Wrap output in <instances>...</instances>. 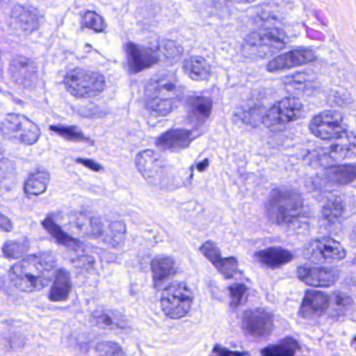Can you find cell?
<instances>
[{"instance_id": "6da1fadb", "label": "cell", "mask_w": 356, "mask_h": 356, "mask_svg": "<svg viewBox=\"0 0 356 356\" xmlns=\"http://www.w3.org/2000/svg\"><path fill=\"white\" fill-rule=\"evenodd\" d=\"M57 261L49 253L28 256L10 268L9 276L16 289L26 293L41 291L51 283Z\"/></svg>"}, {"instance_id": "7a4b0ae2", "label": "cell", "mask_w": 356, "mask_h": 356, "mask_svg": "<svg viewBox=\"0 0 356 356\" xmlns=\"http://www.w3.org/2000/svg\"><path fill=\"white\" fill-rule=\"evenodd\" d=\"M183 88L176 76L163 74L149 81L145 88V105L155 115L172 113L182 99Z\"/></svg>"}, {"instance_id": "3957f363", "label": "cell", "mask_w": 356, "mask_h": 356, "mask_svg": "<svg viewBox=\"0 0 356 356\" xmlns=\"http://www.w3.org/2000/svg\"><path fill=\"white\" fill-rule=\"evenodd\" d=\"M264 210L270 222L285 226L299 220L303 213L304 200L301 193L295 188L278 187L270 191Z\"/></svg>"}, {"instance_id": "277c9868", "label": "cell", "mask_w": 356, "mask_h": 356, "mask_svg": "<svg viewBox=\"0 0 356 356\" xmlns=\"http://www.w3.org/2000/svg\"><path fill=\"white\" fill-rule=\"evenodd\" d=\"M287 42L286 33L281 29H259L245 39L241 45V53L248 59H266L285 49Z\"/></svg>"}, {"instance_id": "5b68a950", "label": "cell", "mask_w": 356, "mask_h": 356, "mask_svg": "<svg viewBox=\"0 0 356 356\" xmlns=\"http://www.w3.org/2000/svg\"><path fill=\"white\" fill-rule=\"evenodd\" d=\"M141 176L153 186L166 188L172 182V175L165 160L153 149H145L135 158Z\"/></svg>"}, {"instance_id": "8992f818", "label": "cell", "mask_w": 356, "mask_h": 356, "mask_svg": "<svg viewBox=\"0 0 356 356\" xmlns=\"http://www.w3.org/2000/svg\"><path fill=\"white\" fill-rule=\"evenodd\" d=\"M64 84L68 92L78 99L97 97L106 88V80L102 74L80 68L68 72Z\"/></svg>"}, {"instance_id": "52a82bcc", "label": "cell", "mask_w": 356, "mask_h": 356, "mask_svg": "<svg viewBox=\"0 0 356 356\" xmlns=\"http://www.w3.org/2000/svg\"><path fill=\"white\" fill-rule=\"evenodd\" d=\"M356 157V133L347 132L328 147L314 149L306 155L305 159L314 164L332 163Z\"/></svg>"}, {"instance_id": "ba28073f", "label": "cell", "mask_w": 356, "mask_h": 356, "mask_svg": "<svg viewBox=\"0 0 356 356\" xmlns=\"http://www.w3.org/2000/svg\"><path fill=\"white\" fill-rule=\"evenodd\" d=\"M160 303L168 318L180 320L191 312L193 293L185 283H175L164 289Z\"/></svg>"}, {"instance_id": "9c48e42d", "label": "cell", "mask_w": 356, "mask_h": 356, "mask_svg": "<svg viewBox=\"0 0 356 356\" xmlns=\"http://www.w3.org/2000/svg\"><path fill=\"white\" fill-rule=\"evenodd\" d=\"M3 136L14 143L33 145L41 136L40 129L32 120L20 114H9L1 122Z\"/></svg>"}, {"instance_id": "30bf717a", "label": "cell", "mask_w": 356, "mask_h": 356, "mask_svg": "<svg viewBox=\"0 0 356 356\" xmlns=\"http://www.w3.org/2000/svg\"><path fill=\"white\" fill-rule=\"evenodd\" d=\"M303 256L314 264H335L347 256L343 245L332 237H318L304 248Z\"/></svg>"}, {"instance_id": "8fae6325", "label": "cell", "mask_w": 356, "mask_h": 356, "mask_svg": "<svg viewBox=\"0 0 356 356\" xmlns=\"http://www.w3.org/2000/svg\"><path fill=\"white\" fill-rule=\"evenodd\" d=\"M303 113V105L296 97H284L275 103L262 118L268 129L280 128L296 122Z\"/></svg>"}, {"instance_id": "7c38bea8", "label": "cell", "mask_w": 356, "mask_h": 356, "mask_svg": "<svg viewBox=\"0 0 356 356\" xmlns=\"http://www.w3.org/2000/svg\"><path fill=\"white\" fill-rule=\"evenodd\" d=\"M309 131L316 138L335 140L347 133V124L341 113L327 110L312 118L309 122Z\"/></svg>"}, {"instance_id": "4fadbf2b", "label": "cell", "mask_w": 356, "mask_h": 356, "mask_svg": "<svg viewBox=\"0 0 356 356\" xmlns=\"http://www.w3.org/2000/svg\"><path fill=\"white\" fill-rule=\"evenodd\" d=\"M241 327L245 334L256 341L270 337L274 329V318L268 310L252 308L243 312Z\"/></svg>"}, {"instance_id": "5bb4252c", "label": "cell", "mask_w": 356, "mask_h": 356, "mask_svg": "<svg viewBox=\"0 0 356 356\" xmlns=\"http://www.w3.org/2000/svg\"><path fill=\"white\" fill-rule=\"evenodd\" d=\"M297 276L302 282L312 287H330L337 283L339 272L337 268L324 266H299Z\"/></svg>"}, {"instance_id": "9a60e30c", "label": "cell", "mask_w": 356, "mask_h": 356, "mask_svg": "<svg viewBox=\"0 0 356 356\" xmlns=\"http://www.w3.org/2000/svg\"><path fill=\"white\" fill-rule=\"evenodd\" d=\"M10 74L15 84L24 89H33L38 82V70L30 58L17 56L10 64Z\"/></svg>"}, {"instance_id": "2e32d148", "label": "cell", "mask_w": 356, "mask_h": 356, "mask_svg": "<svg viewBox=\"0 0 356 356\" xmlns=\"http://www.w3.org/2000/svg\"><path fill=\"white\" fill-rule=\"evenodd\" d=\"M316 55L314 51L308 49H298L287 51L273 59L266 66L270 72H283L293 67L307 65L316 61Z\"/></svg>"}, {"instance_id": "e0dca14e", "label": "cell", "mask_w": 356, "mask_h": 356, "mask_svg": "<svg viewBox=\"0 0 356 356\" xmlns=\"http://www.w3.org/2000/svg\"><path fill=\"white\" fill-rule=\"evenodd\" d=\"M12 26L18 32L26 35L32 34L38 30L41 24V16L38 10L28 5H17L12 9L10 15Z\"/></svg>"}, {"instance_id": "ac0fdd59", "label": "cell", "mask_w": 356, "mask_h": 356, "mask_svg": "<svg viewBox=\"0 0 356 356\" xmlns=\"http://www.w3.org/2000/svg\"><path fill=\"white\" fill-rule=\"evenodd\" d=\"M331 299L327 293L320 291H307L300 306L299 314L305 320L321 318L330 306Z\"/></svg>"}, {"instance_id": "d6986e66", "label": "cell", "mask_w": 356, "mask_h": 356, "mask_svg": "<svg viewBox=\"0 0 356 356\" xmlns=\"http://www.w3.org/2000/svg\"><path fill=\"white\" fill-rule=\"evenodd\" d=\"M200 250L225 278H233L238 272V262H237L236 258H222L220 249L213 241H206L201 245Z\"/></svg>"}, {"instance_id": "ffe728a7", "label": "cell", "mask_w": 356, "mask_h": 356, "mask_svg": "<svg viewBox=\"0 0 356 356\" xmlns=\"http://www.w3.org/2000/svg\"><path fill=\"white\" fill-rule=\"evenodd\" d=\"M127 53H128L129 66L135 74L152 67L160 60L158 51L139 47L134 43H129L127 45Z\"/></svg>"}, {"instance_id": "44dd1931", "label": "cell", "mask_w": 356, "mask_h": 356, "mask_svg": "<svg viewBox=\"0 0 356 356\" xmlns=\"http://www.w3.org/2000/svg\"><path fill=\"white\" fill-rule=\"evenodd\" d=\"M70 226L80 236L97 238L104 234L103 222L99 218L88 212L81 211L72 214Z\"/></svg>"}, {"instance_id": "7402d4cb", "label": "cell", "mask_w": 356, "mask_h": 356, "mask_svg": "<svg viewBox=\"0 0 356 356\" xmlns=\"http://www.w3.org/2000/svg\"><path fill=\"white\" fill-rule=\"evenodd\" d=\"M211 99L205 97H191L187 101V118L193 126L201 127L211 115Z\"/></svg>"}, {"instance_id": "603a6c76", "label": "cell", "mask_w": 356, "mask_h": 356, "mask_svg": "<svg viewBox=\"0 0 356 356\" xmlns=\"http://www.w3.org/2000/svg\"><path fill=\"white\" fill-rule=\"evenodd\" d=\"M91 321L95 326L102 329H120L126 330L130 327L128 320L120 314L113 309H97L91 314Z\"/></svg>"}, {"instance_id": "cb8c5ba5", "label": "cell", "mask_w": 356, "mask_h": 356, "mask_svg": "<svg viewBox=\"0 0 356 356\" xmlns=\"http://www.w3.org/2000/svg\"><path fill=\"white\" fill-rule=\"evenodd\" d=\"M193 140V133L184 129L168 131L158 137L156 145L168 151H178L188 147Z\"/></svg>"}, {"instance_id": "d4e9b609", "label": "cell", "mask_w": 356, "mask_h": 356, "mask_svg": "<svg viewBox=\"0 0 356 356\" xmlns=\"http://www.w3.org/2000/svg\"><path fill=\"white\" fill-rule=\"evenodd\" d=\"M255 258L266 268H278L291 262L293 255L289 250L280 247H270L256 252Z\"/></svg>"}, {"instance_id": "484cf974", "label": "cell", "mask_w": 356, "mask_h": 356, "mask_svg": "<svg viewBox=\"0 0 356 356\" xmlns=\"http://www.w3.org/2000/svg\"><path fill=\"white\" fill-rule=\"evenodd\" d=\"M154 286L159 289L168 279L177 274L176 261L168 256H159L152 261Z\"/></svg>"}, {"instance_id": "4316f807", "label": "cell", "mask_w": 356, "mask_h": 356, "mask_svg": "<svg viewBox=\"0 0 356 356\" xmlns=\"http://www.w3.org/2000/svg\"><path fill=\"white\" fill-rule=\"evenodd\" d=\"M325 178L331 184L345 186L356 180V164H334L325 170Z\"/></svg>"}, {"instance_id": "83f0119b", "label": "cell", "mask_w": 356, "mask_h": 356, "mask_svg": "<svg viewBox=\"0 0 356 356\" xmlns=\"http://www.w3.org/2000/svg\"><path fill=\"white\" fill-rule=\"evenodd\" d=\"M72 293V279L70 273L64 268H59L56 272L55 279L49 291V300L55 303L67 301Z\"/></svg>"}, {"instance_id": "f1b7e54d", "label": "cell", "mask_w": 356, "mask_h": 356, "mask_svg": "<svg viewBox=\"0 0 356 356\" xmlns=\"http://www.w3.org/2000/svg\"><path fill=\"white\" fill-rule=\"evenodd\" d=\"M51 176L44 168H39L29 176L24 183V193L26 197H38L43 195L49 187Z\"/></svg>"}, {"instance_id": "f546056e", "label": "cell", "mask_w": 356, "mask_h": 356, "mask_svg": "<svg viewBox=\"0 0 356 356\" xmlns=\"http://www.w3.org/2000/svg\"><path fill=\"white\" fill-rule=\"evenodd\" d=\"M185 74L195 81H206L211 74L209 63L202 57H191L183 64Z\"/></svg>"}, {"instance_id": "4dcf8cb0", "label": "cell", "mask_w": 356, "mask_h": 356, "mask_svg": "<svg viewBox=\"0 0 356 356\" xmlns=\"http://www.w3.org/2000/svg\"><path fill=\"white\" fill-rule=\"evenodd\" d=\"M42 226L44 227L45 230H47L60 245H63L68 248L80 247V241H76V238L70 236L67 233L64 232L61 227L55 222L53 216H49V218H45L42 222Z\"/></svg>"}, {"instance_id": "1f68e13d", "label": "cell", "mask_w": 356, "mask_h": 356, "mask_svg": "<svg viewBox=\"0 0 356 356\" xmlns=\"http://www.w3.org/2000/svg\"><path fill=\"white\" fill-rule=\"evenodd\" d=\"M299 350V343L293 337H285L275 345L268 346L261 350L262 355L266 356H293Z\"/></svg>"}, {"instance_id": "d6a6232c", "label": "cell", "mask_w": 356, "mask_h": 356, "mask_svg": "<svg viewBox=\"0 0 356 356\" xmlns=\"http://www.w3.org/2000/svg\"><path fill=\"white\" fill-rule=\"evenodd\" d=\"M345 213V204L339 197L329 200L322 208L323 220L329 224H335Z\"/></svg>"}, {"instance_id": "836d02e7", "label": "cell", "mask_w": 356, "mask_h": 356, "mask_svg": "<svg viewBox=\"0 0 356 356\" xmlns=\"http://www.w3.org/2000/svg\"><path fill=\"white\" fill-rule=\"evenodd\" d=\"M127 226L122 220H115L109 225V232L106 234L107 243L114 248L122 247L126 241Z\"/></svg>"}, {"instance_id": "e575fe53", "label": "cell", "mask_w": 356, "mask_h": 356, "mask_svg": "<svg viewBox=\"0 0 356 356\" xmlns=\"http://www.w3.org/2000/svg\"><path fill=\"white\" fill-rule=\"evenodd\" d=\"M30 241L28 238H22V241H8L3 245V254L9 259H17L24 257L30 250Z\"/></svg>"}, {"instance_id": "d590c367", "label": "cell", "mask_w": 356, "mask_h": 356, "mask_svg": "<svg viewBox=\"0 0 356 356\" xmlns=\"http://www.w3.org/2000/svg\"><path fill=\"white\" fill-rule=\"evenodd\" d=\"M158 53L168 63H175L183 54L182 47L174 41L164 40L158 45Z\"/></svg>"}, {"instance_id": "8d00e7d4", "label": "cell", "mask_w": 356, "mask_h": 356, "mask_svg": "<svg viewBox=\"0 0 356 356\" xmlns=\"http://www.w3.org/2000/svg\"><path fill=\"white\" fill-rule=\"evenodd\" d=\"M51 131L57 133L60 136L64 137L67 140L79 141V143H88L93 145V141L87 138L82 132L76 127H66V126H51Z\"/></svg>"}, {"instance_id": "74e56055", "label": "cell", "mask_w": 356, "mask_h": 356, "mask_svg": "<svg viewBox=\"0 0 356 356\" xmlns=\"http://www.w3.org/2000/svg\"><path fill=\"white\" fill-rule=\"evenodd\" d=\"M83 26L90 29L95 32H104L107 28L105 20L97 12L87 11L83 16Z\"/></svg>"}, {"instance_id": "f35d334b", "label": "cell", "mask_w": 356, "mask_h": 356, "mask_svg": "<svg viewBox=\"0 0 356 356\" xmlns=\"http://www.w3.org/2000/svg\"><path fill=\"white\" fill-rule=\"evenodd\" d=\"M331 299H332L333 312L339 314L347 312L354 304L352 298L347 293H341V291H337V293H333Z\"/></svg>"}, {"instance_id": "ab89813d", "label": "cell", "mask_w": 356, "mask_h": 356, "mask_svg": "<svg viewBox=\"0 0 356 356\" xmlns=\"http://www.w3.org/2000/svg\"><path fill=\"white\" fill-rule=\"evenodd\" d=\"M229 293H230L231 306L232 308H237L245 301L248 287L243 283H235L229 287Z\"/></svg>"}, {"instance_id": "60d3db41", "label": "cell", "mask_w": 356, "mask_h": 356, "mask_svg": "<svg viewBox=\"0 0 356 356\" xmlns=\"http://www.w3.org/2000/svg\"><path fill=\"white\" fill-rule=\"evenodd\" d=\"M95 352L102 355H124L122 348L114 341H101L95 347Z\"/></svg>"}, {"instance_id": "b9f144b4", "label": "cell", "mask_w": 356, "mask_h": 356, "mask_svg": "<svg viewBox=\"0 0 356 356\" xmlns=\"http://www.w3.org/2000/svg\"><path fill=\"white\" fill-rule=\"evenodd\" d=\"M76 162L82 164V165L86 166V168L93 170V172H102V170H103L101 164L97 163V162L92 161V160L81 159L80 158V159H76Z\"/></svg>"}, {"instance_id": "7bdbcfd3", "label": "cell", "mask_w": 356, "mask_h": 356, "mask_svg": "<svg viewBox=\"0 0 356 356\" xmlns=\"http://www.w3.org/2000/svg\"><path fill=\"white\" fill-rule=\"evenodd\" d=\"M0 228L5 232H10L13 229V224H12L11 220L5 214H1V220H0Z\"/></svg>"}, {"instance_id": "ee69618b", "label": "cell", "mask_w": 356, "mask_h": 356, "mask_svg": "<svg viewBox=\"0 0 356 356\" xmlns=\"http://www.w3.org/2000/svg\"><path fill=\"white\" fill-rule=\"evenodd\" d=\"M213 353L220 354V355H224V354H245L241 353V352L230 351V350L224 349L220 346H216L213 349Z\"/></svg>"}, {"instance_id": "f6af8a7d", "label": "cell", "mask_w": 356, "mask_h": 356, "mask_svg": "<svg viewBox=\"0 0 356 356\" xmlns=\"http://www.w3.org/2000/svg\"><path fill=\"white\" fill-rule=\"evenodd\" d=\"M350 241H351L352 245L356 247V225L352 229L351 235H350Z\"/></svg>"}, {"instance_id": "bcb514c9", "label": "cell", "mask_w": 356, "mask_h": 356, "mask_svg": "<svg viewBox=\"0 0 356 356\" xmlns=\"http://www.w3.org/2000/svg\"><path fill=\"white\" fill-rule=\"evenodd\" d=\"M208 160H205L204 162H201V163L197 165V170H201V172H203V170H205V168L208 166Z\"/></svg>"}, {"instance_id": "7dc6e473", "label": "cell", "mask_w": 356, "mask_h": 356, "mask_svg": "<svg viewBox=\"0 0 356 356\" xmlns=\"http://www.w3.org/2000/svg\"><path fill=\"white\" fill-rule=\"evenodd\" d=\"M230 1H235V3H254L255 0H230Z\"/></svg>"}, {"instance_id": "c3c4849f", "label": "cell", "mask_w": 356, "mask_h": 356, "mask_svg": "<svg viewBox=\"0 0 356 356\" xmlns=\"http://www.w3.org/2000/svg\"><path fill=\"white\" fill-rule=\"evenodd\" d=\"M352 347H353L354 349L356 350V337H354L353 339H352Z\"/></svg>"}, {"instance_id": "681fc988", "label": "cell", "mask_w": 356, "mask_h": 356, "mask_svg": "<svg viewBox=\"0 0 356 356\" xmlns=\"http://www.w3.org/2000/svg\"><path fill=\"white\" fill-rule=\"evenodd\" d=\"M353 262H355V264H356V258H355V259L353 260Z\"/></svg>"}]
</instances>
